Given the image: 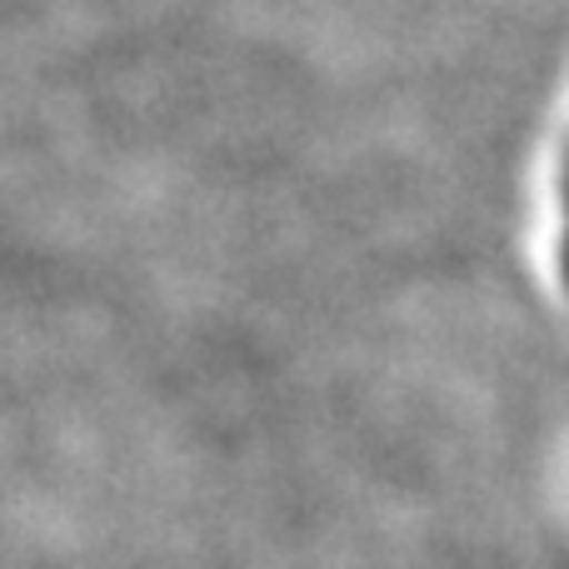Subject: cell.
Wrapping results in <instances>:
<instances>
[{"label": "cell", "mask_w": 569, "mask_h": 569, "mask_svg": "<svg viewBox=\"0 0 569 569\" xmlns=\"http://www.w3.org/2000/svg\"><path fill=\"white\" fill-rule=\"evenodd\" d=\"M565 280H569V170H565Z\"/></svg>", "instance_id": "6da1fadb"}]
</instances>
